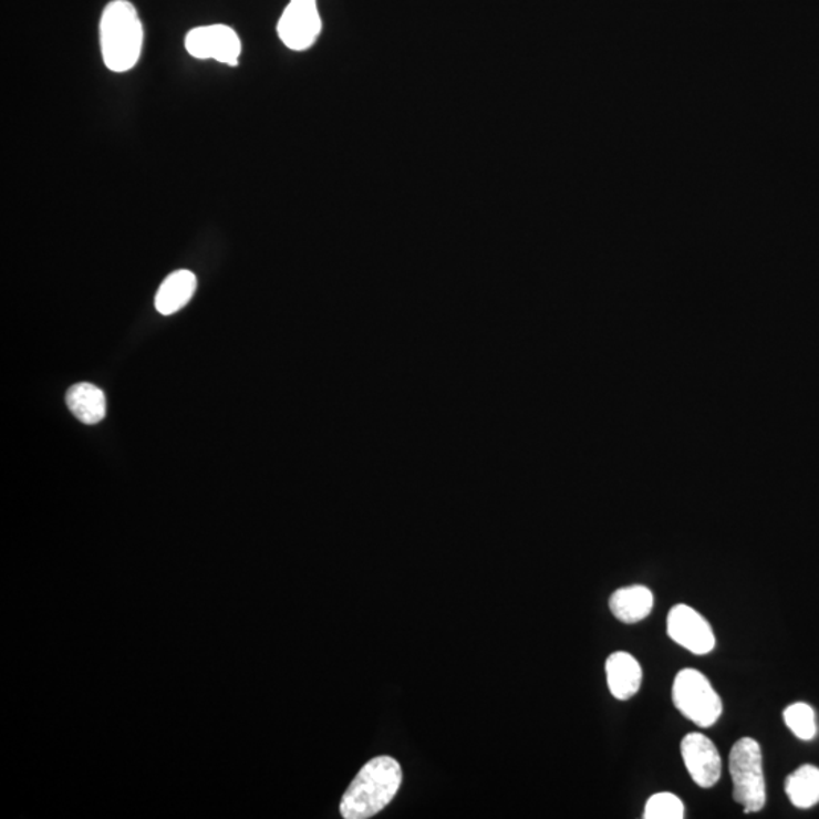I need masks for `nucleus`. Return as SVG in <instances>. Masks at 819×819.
Listing matches in <instances>:
<instances>
[{"label":"nucleus","mask_w":819,"mask_h":819,"mask_svg":"<svg viewBox=\"0 0 819 819\" xmlns=\"http://www.w3.org/2000/svg\"><path fill=\"white\" fill-rule=\"evenodd\" d=\"M143 23L128 0H113L104 8L100 22L102 60L108 71H133L143 52Z\"/></svg>","instance_id":"nucleus-1"},{"label":"nucleus","mask_w":819,"mask_h":819,"mask_svg":"<svg viewBox=\"0 0 819 819\" xmlns=\"http://www.w3.org/2000/svg\"><path fill=\"white\" fill-rule=\"evenodd\" d=\"M401 781L403 771L393 757L380 756L369 760L343 794L340 813L345 819L375 817L395 798Z\"/></svg>","instance_id":"nucleus-2"},{"label":"nucleus","mask_w":819,"mask_h":819,"mask_svg":"<svg viewBox=\"0 0 819 819\" xmlns=\"http://www.w3.org/2000/svg\"><path fill=\"white\" fill-rule=\"evenodd\" d=\"M733 798L744 806L745 813H756L767 805L764 759L757 740L743 737L733 745L730 753Z\"/></svg>","instance_id":"nucleus-3"},{"label":"nucleus","mask_w":819,"mask_h":819,"mask_svg":"<svg viewBox=\"0 0 819 819\" xmlns=\"http://www.w3.org/2000/svg\"><path fill=\"white\" fill-rule=\"evenodd\" d=\"M673 702L678 712L698 727L707 728L718 723L723 702L706 675L686 667L674 680Z\"/></svg>","instance_id":"nucleus-4"},{"label":"nucleus","mask_w":819,"mask_h":819,"mask_svg":"<svg viewBox=\"0 0 819 819\" xmlns=\"http://www.w3.org/2000/svg\"><path fill=\"white\" fill-rule=\"evenodd\" d=\"M184 46L196 60H215L231 68L239 65L241 41L239 34L227 24H208L188 31Z\"/></svg>","instance_id":"nucleus-5"},{"label":"nucleus","mask_w":819,"mask_h":819,"mask_svg":"<svg viewBox=\"0 0 819 819\" xmlns=\"http://www.w3.org/2000/svg\"><path fill=\"white\" fill-rule=\"evenodd\" d=\"M322 31L317 0H290L278 22V35L292 51H307Z\"/></svg>","instance_id":"nucleus-6"},{"label":"nucleus","mask_w":819,"mask_h":819,"mask_svg":"<svg viewBox=\"0 0 819 819\" xmlns=\"http://www.w3.org/2000/svg\"><path fill=\"white\" fill-rule=\"evenodd\" d=\"M667 634L675 644L691 653L704 655L715 649V634L711 624L696 610L677 604L667 614Z\"/></svg>","instance_id":"nucleus-7"},{"label":"nucleus","mask_w":819,"mask_h":819,"mask_svg":"<svg viewBox=\"0 0 819 819\" xmlns=\"http://www.w3.org/2000/svg\"><path fill=\"white\" fill-rule=\"evenodd\" d=\"M682 756L687 773L699 788H714L723 771L718 748L702 733H690L682 740Z\"/></svg>","instance_id":"nucleus-8"},{"label":"nucleus","mask_w":819,"mask_h":819,"mask_svg":"<svg viewBox=\"0 0 819 819\" xmlns=\"http://www.w3.org/2000/svg\"><path fill=\"white\" fill-rule=\"evenodd\" d=\"M605 674H608V685L610 692L616 699L625 702L632 698L641 690L642 666L636 659L625 651H618L609 655L605 662Z\"/></svg>","instance_id":"nucleus-9"},{"label":"nucleus","mask_w":819,"mask_h":819,"mask_svg":"<svg viewBox=\"0 0 819 819\" xmlns=\"http://www.w3.org/2000/svg\"><path fill=\"white\" fill-rule=\"evenodd\" d=\"M196 286H198V280L190 270L183 269L172 272L159 286L157 297H155V307L164 317L176 313L194 298Z\"/></svg>","instance_id":"nucleus-10"},{"label":"nucleus","mask_w":819,"mask_h":819,"mask_svg":"<svg viewBox=\"0 0 819 819\" xmlns=\"http://www.w3.org/2000/svg\"><path fill=\"white\" fill-rule=\"evenodd\" d=\"M654 605V595L645 585H630L618 589L610 598L613 616L625 624H636L645 620Z\"/></svg>","instance_id":"nucleus-11"},{"label":"nucleus","mask_w":819,"mask_h":819,"mask_svg":"<svg viewBox=\"0 0 819 819\" xmlns=\"http://www.w3.org/2000/svg\"><path fill=\"white\" fill-rule=\"evenodd\" d=\"M65 403L82 424L94 425L106 415V400L100 387L90 383L75 384L69 388Z\"/></svg>","instance_id":"nucleus-12"},{"label":"nucleus","mask_w":819,"mask_h":819,"mask_svg":"<svg viewBox=\"0 0 819 819\" xmlns=\"http://www.w3.org/2000/svg\"><path fill=\"white\" fill-rule=\"evenodd\" d=\"M785 790L796 808H813L819 802V768L802 765L786 778Z\"/></svg>","instance_id":"nucleus-13"},{"label":"nucleus","mask_w":819,"mask_h":819,"mask_svg":"<svg viewBox=\"0 0 819 819\" xmlns=\"http://www.w3.org/2000/svg\"><path fill=\"white\" fill-rule=\"evenodd\" d=\"M784 719L789 730L801 740H812L818 733L817 716L809 704L796 703L785 708Z\"/></svg>","instance_id":"nucleus-14"},{"label":"nucleus","mask_w":819,"mask_h":819,"mask_svg":"<svg viewBox=\"0 0 819 819\" xmlns=\"http://www.w3.org/2000/svg\"><path fill=\"white\" fill-rule=\"evenodd\" d=\"M685 817V806L674 794H655L646 801L645 819H682Z\"/></svg>","instance_id":"nucleus-15"}]
</instances>
